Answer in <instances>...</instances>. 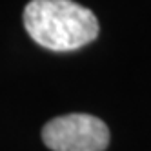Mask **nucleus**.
<instances>
[{"instance_id":"nucleus-1","label":"nucleus","mask_w":151,"mask_h":151,"mask_svg":"<svg viewBox=\"0 0 151 151\" xmlns=\"http://www.w3.org/2000/svg\"><path fill=\"white\" fill-rule=\"evenodd\" d=\"M24 27L49 51H75L99 35V20L73 0H31L24 9Z\"/></svg>"},{"instance_id":"nucleus-2","label":"nucleus","mask_w":151,"mask_h":151,"mask_svg":"<svg viewBox=\"0 0 151 151\" xmlns=\"http://www.w3.org/2000/svg\"><path fill=\"white\" fill-rule=\"evenodd\" d=\"M42 140L53 151H104L109 146V129L93 115L71 113L49 120Z\"/></svg>"}]
</instances>
